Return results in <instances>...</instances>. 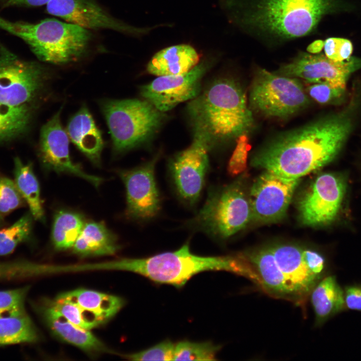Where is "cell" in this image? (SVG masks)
<instances>
[{"instance_id": "6da1fadb", "label": "cell", "mask_w": 361, "mask_h": 361, "mask_svg": "<svg viewBox=\"0 0 361 361\" xmlns=\"http://www.w3.org/2000/svg\"><path fill=\"white\" fill-rule=\"evenodd\" d=\"M353 108L278 136L256 153L252 164L294 179L321 168L336 156L347 138Z\"/></svg>"}, {"instance_id": "7a4b0ae2", "label": "cell", "mask_w": 361, "mask_h": 361, "mask_svg": "<svg viewBox=\"0 0 361 361\" xmlns=\"http://www.w3.org/2000/svg\"><path fill=\"white\" fill-rule=\"evenodd\" d=\"M189 112L195 127L213 140H228L246 134L254 125L246 94L235 80L215 81L192 99Z\"/></svg>"}, {"instance_id": "3957f363", "label": "cell", "mask_w": 361, "mask_h": 361, "mask_svg": "<svg viewBox=\"0 0 361 361\" xmlns=\"http://www.w3.org/2000/svg\"><path fill=\"white\" fill-rule=\"evenodd\" d=\"M126 271L153 282L183 286L193 276L206 271H225L251 280L254 272L242 256L204 257L192 253L188 244L178 250L144 258H126Z\"/></svg>"}, {"instance_id": "277c9868", "label": "cell", "mask_w": 361, "mask_h": 361, "mask_svg": "<svg viewBox=\"0 0 361 361\" xmlns=\"http://www.w3.org/2000/svg\"><path fill=\"white\" fill-rule=\"evenodd\" d=\"M252 4L243 23L280 39L308 35L339 6L337 0H255Z\"/></svg>"}, {"instance_id": "5b68a950", "label": "cell", "mask_w": 361, "mask_h": 361, "mask_svg": "<svg viewBox=\"0 0 361 361\" xmlns=\"http://www.w3.org/2000/svg\"><path fill=\"white\" fill-rule=\"evenodd\" d=\"M0 28L23 40L40 60L54 64L79 59L92 38L88 30L53 18L30 23L0 17Z\"/></svg>"}, {"instance_id": "8992f818", "label": "cell", "mask_w": 361, "mask_h": 361, "mask_svg": "<svg viewBox=\"0 0 361 361\" xmlns=\"http://www.w3.org/2000/svg\"><path fill=\"white\" fill-rule=\"evenodd\" d=\"M113 147L122 152L144 142L159 126L161 112L146 100H107L102 105Z\"/></svg>"}, {"instance_id": "52a82bcc", "label": "cell", "mask_w": 361, "mask_h": 361, "mask_svg": "<svg viewBox=\"0 0 361 361\" xmlns=\"http://www.w3.org/2000/svg\"><path fill=\"white\" fill-rule=\"evenodd\" d=\"M252 216L250 202L240 187L212 189L190 226L212 236L225 239L243 229Z\"/></svg>"}, {"instance_id": "ba28073f", "label": "cell", "mask_w": 361, "mask_h": 361, "mask_svg": "<svg viewBox=\"0 0 361 361\" xmlns=\"http://www.w3.org/2000/svg\"><path fill=\"white\" fill-rule=\"evenodd\" d=\"M253 110L268 117L285 118L300 111L309 103L299 79L259 69L249 94Z\"/></svg>"}, {"instance_id": "9c48e42d", "label": "cell", "mask_w": 361, "mask_h": 361, "mask_svg": "<svg viewBox=\"0 0 361 361\" xmlns=\"http://www.w3.org/2000/svg\"><path fill=\"white\" fill-rule=\"evenodd\" d=\"M47 73L40 64L21 59L0 45V101L13 106L29 105L37 96Z\"/></svg>"}, {"instance_id": "30bf717a", "label": "cell", "mask_w": 361, "mask_h": 361, "mask_svg": "<svg viewBox=\"0 0 361 361\" xmlns=\"http://www.w3.org/2000/svg\"><path fill=\"white\" fill-rule=\"evenodd\" d=\"M346 189L343 177L333 173L319 175L300 201L302 223L316 226L328 224L336 217Z\"/></svg>"}, {"instance_id": "8fae6325", "label": "cell", "mask_w": 361, "mask_h": 361, "mask_svg": "<svg viewBox=\"0 0 361 361\" xmlns=\"http://www.w3.org/2000/svg\"><path fill=\"white\" fill-rule=\"evenodd\" d=\"M210 143L205 134L195 130L191 145L177 154L170 165L179 195L190 204L196 202L203 188L209 165Z\"/></svg>"}, {"instance_id": "7c38bea8", "label": "cell", "mask_w": 361, "mask_h": 361, "mask_svg": "<svg viewBox=\"0 0 361 361\" xmlns=\"http://www.w3.org/2000/svg\"><path fill=\"white\" fill-rule=\"evenodd\" d=\"M361 68V59L350 57L336 61L322 54L300 53L292 61L282 65L275 73L302 79L312 84L325 83L334 87L345 88L350 75Z\"/></svg>"}, {"instance_id": "4fadbf2b", "label": "cell", "mask_w": 361, "mask_h": 361, "mask_svg": "<svg viewBox=\"0 0 361 361\" xmlns=\"http://www.w3.org/2000/svg\"><path fill=\"white\" fill-rule=\"evenodd\" d=\"M298 180L265 170L251 190L252 216L263 222L280 219L286 213Z\"/></svg>"}, {"instance_id": "5bb4252c", "label": "cell", "mask_w": 361, "mask_h": 361, "mask_svg": "<svg viewBox=\"0 0 361 361\" xmlns=\"http://www.w3.org/2000/svg\"><path fill=\"white\" fill-rule=\"evenodd\" d=\"M206 68V65L201 63L182 74L157 76L141 87V95L159 111L170 110L199 95L201 81Z\"/></svg>"}, {"instance_id": "9a60e30c", "label": "cell", "mask_w": 361, "mask_h": 361, "mask_svg": "<svg viewBox=\"0 0 361 361\" xmlns=\"http://www.w3.org/2000/svg\"><path fill=\"white\" fill-rule=\"evenodd\" d=\"M46 11L87 30L108 29L129 35L143 32L110 15L94 0H51L46 5Z\"/></svg>"}, {"instance_id": "2e32d148", "label": "cell", "mask_w": 361, "mask_h": 361, "mask_svg": "<svg viewBox=\"0 0 361 361\" xmlns=\"http://www.w3.org/2000/svg\"><path fill=\"white\" fill-rule=\"evenodd\" d=\"M61 110V108L41 129L39 144L41 160L48 169L75 175L97 187L102 182L101 178L86 173L71 159L69 136L60 120Z\"/></svg>"}, {"instance_id": "e0dca14e", "label": "cell", "mask_w": 361, "mask_h": 361, "mask_svg": "<svg viewBox=\"0 0 361 361\" xmlns=\"http://www.w3.org/2000/svg\"><path fill=\"white\" fill-rule=\"evenodd\" d=\"M157 158L134 169L119 172L125 186L127 215L134 219H148L160 208V200L154 178Z\"/></svg>"}, {"instance_id": "ac0fdd59", "label": "cell", "mask_w": 361, "mask_h": 361, "mask_svg": "<svg viewBox=\"0 0 361 361\" xmlns=\"http://www.w3.org/2000/svg\"><path fill=\"white\" fill-rule=\"evenodd\" d=\"M270 248L277 266L286 281L291 301L304 306L312 290L319 281L308 270L303 257V248L291 244Z\"/></svg>"}, {"instance_id": "d6986e66", "label": "cell", "mask_w": 361, "mask_h": 361, "mask_svg": "<svg viewBox=\"0 0 361 361\" xmlns=\"http://www.w3.org/2000/svg\"><path fill=\"white\" fill-rule=\"evenodd\" d=\"M51 330L62 340L89 353L108 351L105 345L89 330L73 324L45 301L37 308Z\"/></svg>"}, {"instance_id": "ffe728a7", "label": "cell", "mask_w": 361, "mask_h": 361, "mask_svg": "<svg viewBox=\"0 0 361 361\" xmlns=\"http://www.w3.org/2000/svg\"><path fill=\"white\" fill-rule=\"evenodd\" d=\"M68 135L76 147L93 163H100L103 148L101 132L85 106L70 119L67 128Z\"/></svg>"}, {"instance_id": "44dd1931", "label": "cell", "mask_w": 361, "mask_h": 361, "mask_svg": "<svg viewBox=\"0 0 361 361\" xmlns=\"http://www.w3.org/2000/svg\"><path fill=\"white\" fill-rule=\"evenodd\" d=\"M243 256L257 275L259 288L273 297L291 301L286 281L277 266L270 247L261 248Z\"/></svg>"}, {"instance_id": "7402d4cb", "label": "cell", "mask_w": 361, "mask_h": 361, "mask_svg": "<svg viewBox=\"0 0 361 361\" xmlns=\"http://www.w3.org/2000/svg\"><path fill=\"white\" fill-rule=\"evenodd\" d=\"M309 297L315 314V326L320 327L346 309L343 289L334 275L323 277L312 290Z\"/></svg>"}, {"instance_id": "603a6c76", "label": "cell", "mask_w": 361, "mask_h": 361, "mask_svg": "<svg viewBox=\"0 0 361 361\" xmlns=\"http://www.w3.org/2000/svg\"><path fill=\"white\" fill-rule=\"evenodd\" d=\"M199 61L196 50L191 46L180 44L164 48L152 57L147 72L156 76L175 75L187 73Z\"/></svg>"}, {"instance_id": "cb8c5ba5", "label": "cell", "mask_w": 361, "mask_h": 361, "mask_svg": "<svg viewBox=\"0 0 361 361\" xmlns=\"http://www.w3.org/2000/svg\"><path fill=\"white\" fill-rule=\"evenodd\" d=\"M73 251L81 256L114 254L119 248L116 237L100 222L85 223Z\"/></svg>"}, {"instance_id": "d4e9b609", "label": "cell", "mask_w": 361, "mask_h": 361, "mask_svg": "<svg viewBox=\"0 0 361 361\" xmlns=\"http://www.w3.org/2000/svg\"><path fill=\"white\" fill-rule=\"evenodd\" d=\"M58 296L75 303L105 322L116 314L124 304V300L119 297L85 289L65 292Z\"/></svg>"}, {"instance_id": "484cf974", "label": "cell", "mask_w": 361, "mask_h": 361, "mask_svg": "<svg viewBox=\"0 0 361 361\" xmlns=\"http://www.w3.org/2000/svg\"><path fill=\"white\" fill-rule=\"evenodd\" d=\"M38 339L37 330L25 307L0 316V345L33 343Z\"/></svg>"}, {"instance_id": "4316f807", "label": "cell", "mask_w": 361, "mask_h": 361, "mask_svg": "<svg viewBox=\"0 0 361 361\" xmlns=\"http://www.w3.org/2000/svg\"><path fill=\"white\" fill-rule=\"evenodd\" d=\"M15 183L23 199L29 206L33 219L43 221L44 212L38 180L32 165L25 164L18 157L14 159Z\"/></svg>"}, {"instance_id": "83f0119b", "label": "cell", "mask_w": 361, "mask_h": 361, "mask_svg": "<svg viewBox=\"0 0 361 361\" xmlns=\"http://www.w3.org/2000/svg\"><path fill=\"white\" fill-rule=\"evenodd\" d=\"M32 116L29 105L13 106L0 101V142L11 141L24 134Z\"/></svg>"}, {"instance_id": "f1b7e54d", "label": "cell", "mask_w": 361, "mask_h": 361, "mask_svg": "<svg viewBox=\"0 0 361 361\" xmlns=\"http://www.w3.org/2000/svg\"><path fill=\"white\" fill-rule=\"evenodd\" d=\"M83 217L68 211H60L55 216L52 229V241L58 250L72 248L84 226Z\"/></svg>"}, {"instance_id": "f546056e", "label": "cell", "mask_w": 361, "mask_h": 361, "mask_svg": "<svg viewBox=\"0 0 361 361\" xmlns=\"http://www.w3.org/2000/svg\"><path fill=\"white\" fill-rule=\"evenodd\" d=\"M45 301L69 321L83 329L90 330L105 322L94 314L69 300L57 296L55 300Z\"/></svg>"}, {"instance_id": "4dcf8cb0", "label": "cell", "mask_w": 361, "mask_h": 361, "mask_svg": "<svg viewBox=\"0 0 361 361\" xmlns=\"http://www.w3.org/2000/svg\"><path fill=\"white\" fill-rule=\"evenodd\" d=\"M33 216L26 213L10 226L0 230V255L12 253L22 243L28 240L32 230Z\"/></svg>"}, {"instance_id": "1f68e13d", "label": "cell", "mask_w": 361, "mask_h": 361, "mask_svg": "<svg viewBox=\"0 0 361 361\" xmlns=\"http://www.w3.org/2000/svg\"><path fill=\"white\" fill-rule=\"evenodd\" d=\"M221 348L210 341H179L175 344L173 360H216Z\"/></svg>"}, {"instance_id": "d6a6232c", "label": "cell", "mask_w": 361, "mask_h": 361, "mask_svg": "<svg viewBox=\"0 0 361 361\" xmlns=\"http://www.w3.org/2000/svg\"><path fill=\"white\" fill-rule=\"evenodd\" d=\"M23 200L15 182L0 176V215L3 216L20 207Z\"/></svg>"}, {"instance_id": "836d02e7", "label": "cell", "mask_w": 361, "mask_h": 361, "mask_svg": "<svg viewBox=\"0 0 361 361\" xmlns=\"http://www.w3.org/2000/svg\"><path fill=\"white\" fill-rule=\"evenodd\" d=\"M174 346L170 340H166L143 350L122 356L131 360H172Z\"/></svg>"}, {"instance_id": "e575fe53", "label": "cell", "mask_w": 361, "mask_h": 361, "mask_svg": "<svg viewBox=\"0 0 361 361\" xmlns=\"http://www.w3.org/2000/svg\"><path fill=\"white\" fill-rule=\"evenodd\" d=\"M250 148L249 138L246 134H243L237 138L236 145L228 163V169L230 174L238 175L245 170Z\"/></svg>"}, {"instance_id": "d590c367", "label": "cell", "mask_w": 361, "mask_h": 361, "mask_svg": "<svg viewBox=\"0 0 361 361\" xmlns=\"http://www.w3.org/2000/svg\"><path fill=\"white\" fill-rule=\"evenodd\" d=\"M313 99L320 104L333 103L342 96L345 88L334 87L325 83H312L306 90Z\"/></svg>"}, {"instance_id": "8d00e7d4", "label": "cell", "mask_w": 361, "mask_h": 361, "mask_svg": "<svg viewBox=\"0 0 361 361\" xmlns=\"http://www.w3.org/2000/svg\"><path fill=\"white\" fill-rule=\"evenodd\" d=\"M325 56L336 61H343L350 58L353 50L351 42L346 39L329 38L323 46Z\"/></svg>"}, {"instance_id": "74e56055", "label": "cell", "mask_w": 361, "mask_h": 361, "mask_svg": "<svg viewBox=\"0 0 361 361\" xmlns=\"http://www.w3.org/2000/svg\"><path fill=\"white\" fill-rule=\"evenodd\" d=\"M29 286L10 290L0 291V314L25 307Z\"/></svg>"}, {"instance_id": "f35d334b", "label": "cell", "mask_w": 361, "mask_h": 361, "mask_svg": "<svg viewBox=\"0 0 361 361\" xmlns=\"http://www.w3.org/2000/svg\"><path fill=\"white\" fill-rule=\"evenodd\" d=\"M303 257L306 266L310 274L320 281L325 276L327 270L324 257L318 252L303 248Z\"/></svg>"}, {"instance_id": "ab89813d", "label": "cell", "mask_w": 361, "mask_h": 361, "mask_svg": "<svg viewBox=\"0 0 361 361\" xmlns=\"http://www.w3.org/2000/svg\"><path fill=\"white\" fill-rule=\"evenodd\" d=\"M343 291L346 309L361 311V284L347 285Z\"/></svg>"}, {"instance_id": "60d3db41", "label": "cell", "mask_w": 361, "mask_h": 361, "mask_svg": "<svg viewBox=\"0 0 361 361\" xmlns=\"http://www.w3.org/2000/svg\"><path fill=\"white\" fill-rule=\"evenodd\" d=\"M51 0H0L3 8L12 7H35L47 5Z\"/></svg>"}, {"instance_id": "b9f144b4", "label": "cell", "mask_w": 361, "mask_h": 361, "mask_svg": "<svg viewBox=\"0 0 361 361\" xmlns=\"http://www.w3.org/2000/svg\"><path fill=\"white\" fill-rule=\"evenodd\" d=\"M323 46L324 43L322 41L320 40L316 41L309 46L307 51L310 53L316 54L319 53L321 50Z\"/></svg>"}, {"instance_id": "7bdbcfd3", "label": "cell", "mask_w": 361, "mask_h": 361, "mask_svg": "<svg viewBox=\"0 0 361 361\" xmlns=\"http://www.w3.org/2000/svg\"><path fill=\"white\" fill-rule=\"evenodd\" d=\"M3 223V216L0 215V227L2 226Z\"/></svg>"}]
</instances>
